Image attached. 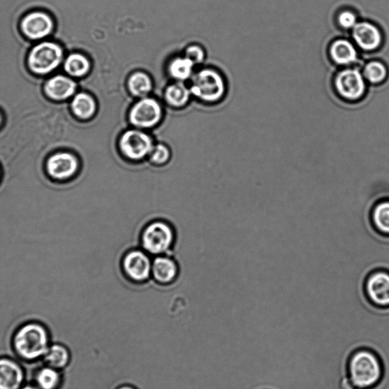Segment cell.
<instances>
[{"instance_id":"obj_1","label":"cell","mask_w":389,"mask_h":389,"mask_svg":"<svg viewBox=\"0 0 389 389\" xmlns=\"http://www.w3.org/2000/svg\"><path fill=\"white\" fill-rule=\"evenodd\" d=\"M346 380L352 389H372L382 381L384 367L378 354L368 348L351 353L347 362Z\"/></svg>"},{"instance_id":"obj_16","label":"cell","mask_w":389,"mask_h":389,"mask_svg":"<svg viewBox=\"0 0 389 389\" xmlns=\"http://www.w3.org/2000/svg\"><path fill=\"white\" fill-rule=\"evenodd\" d=\"M152 274L158 283L169 284L177 278L178 266L174 259L170 257L158 256L152 263Z\"/></svg>"},{"instance_id":"obj_12","label":"cell","mask_w":389,"mask_h":389,"mask_svg":"<svg viewBox=\"0 0 389 389\" xmlns=\"http://www.w3.org/2000/svg\"><path fill=\"white\" fill-rule=\"evenodd\" d=\"M161 117L159 103L152 98H144L138 101L131 112V123L138 127L149 128L156 125Z\"/></svg>"},{"instance_id":"obj_15","label":"cell","mask_w":389,"mask_h":389,"mask_svg":"<svg viewBox=\"0 0 389 389\" xmlns=\"http://www.w3.org/2000/svg\"><path fill=\"white\" fill-rule=\"evenodd\" d=\"M24 379L18 362L7 357L0 358V389H20Z\"/></svg>"},{"instance_id":"obj_19","label":"cell","mask_w":389,"mask_h":389,"mask_svg":"<svg viewBox=\"0 0 389 389\" xmlns=\"http://www.w3.org/2000/svg\"><path fill=\"white\" fill-rule=\"evenodd\" d=\"M73 114L80 119H89L96 110V105L91 95L80 93L75 95L71 103Z\"/></svg>"},{"instance_id":"obj_25","label":"cell","mask_w":389,"mask_h":389,"mask_svg":"<svg viewBox=\"0 0 389 389\" xmlns=\"http://www.w3.org/2000/svg\"><path fill=\"white\" fill-rule=\"evenodd\" d=\"M193 63L189 59L177 58L173 60L169 66V72L173 78L180 81H184L191 76L193 68Z\"/></svg>"},{"instance_id":"obj_23","label":"cell","mask_w":389,"mask_h":389,"mask_svg":"<svg viewBox=\"0 0 389 389\" xmlns=\"http://www.w3.org/2000/svg\"><path fill=\"white\" fill-rule=\"evenodd\" d=\"M129 89L137 97H144L152 89L150 78L145 73H136L129 80Z\"/></svg>"},{"instance_id":"obj_3","label":"cell","mask_w":389,"mask_h":389,"mask_svg":"<svg viewBox=\"0 0 389 389\" xmlns=\"http://www.w3.org/2000/svg\"><path fill=\"white\" fill-rule=\"evenodd\" d=\"M64 50L61 46L52 41H43L31 47L27 63L34 74L44 76L53 71L61 64Z\"/></svg>"},{"instance_id":"obj_14","label":"cell","mask_w":389,"mask_h":389,"mask_svg":"<svg viewBox=\"0 0 389 389\" xmlns=\"http://www.w3.org/2000/svg\"><path fill=\"white\" fill-rule=\"evenodd\" d=\"M76 90V83L67 76L57 75L50 78L44 84V92L54 101H64L72 97Z\"/></svg>"},{"instance_id":"obj_32","label":"cell","mask_w":389,"mask_h":389,"mask_svg":"<svg viewBox=\"0 0 389 389\" xmlns=\"http://www.w3.org/2000/svg\"><path fill=\"white\" fill-rule=\"evenodd\" d=\"M2 123H3V117H2L1 112H0V126H1Z\"/></svg>"},{"instance_id":"obj_13","label":"cell","mask_w":389,"mask_h":389,"mask_svg":"<svg viewBox=\"0 0 389 389\" xmlns=\"http://www.w3.org/2000/svg\"><path fill=\"white\" fill-rule=\"evenodd\" d=\"M353 38L357 45L366 51H374L382 45L383 36L374 24L367 22L358 23L353 29Z\"/></svg>"},{"instance_id":"obj_8","label":"cell","mask_w":389,"mask_h":389,"mask_svg":"<svg viewBox=\"0 0 389 389\" xmlns=\"http://www.w3.org/2000/svg\"><path fill=\"white\" fill-rule=\"evenodd\" d=\"M154 148L149 135L138 131L125 133L119 140V149L124 156L138 161L150 154Z\"/></svg>"},{"instance_id":"obj_31","label":"cell","mask_w":389,"mask_h":389,"mask_svg":"<svg viewBox=\"0 0 389 389\" xmlns=\"http://www.w3.org/2000/svg\"><path fill=\"white\" fill-rule=\"evenodd\" d=\"M21 389H38V388L32 386H26Z\"/></svg>"},{"instance_id":"obj_26","label":"cell","mask_w":389,"mask_h":389,"mask_svg":"<svg viewBox=\"0 0 389 389\" xmlns=\"http://www.w3.org/2000/svg\"><path fill=\"white\" fill-rule=\"evenodd\" d=\"M364 75L365 79L370 83L380 84L387 80L388 71L383 63L372 61L365 66Z\"/></svg>"},{"instance_id":"obj_27","label":"cell","mask_w":389,"mask_h":389,"mask_svg":"<svg viewBox=\"0 0 389 389\" xmlns=\"http://www.w3.org/2000/svg\"><path fill=\"white\" fill-rule=\"evenodd\" d=\"M149 156L150 161L153 163L156 164V166H162V164L166 163L169 161L170 153L166 145L160 144L154 146Z\"/></svg>"},{"instance_id":"obj_30","label":"cell","mask_w":389,"mask_h":389,"mask_svg":"<svg viewBox=\"0 0 389 389\" xmlns=\"http://www.w3.org/2000/svg\"><path fill=\"white\" fill-rule=\"evenodd\" d=\"M116 389H138L131 384H124L118 386Z\"/></svg>"},{"instance_id":"obj_7","label":"cell","mask_w":389,"mask_h":389,"mask_svg":"<svg viewBox=\"0 0 389 389\" xmlns=\"http://www.w3.org/2000/svg\"><path fill=\"white\" fill-rule=\"evenodd\" d=\"M20 29L26 38L34 41L44 39L54 29L53 16L45 10H33L24 15Z\"/></svg>"},{"instance_id":"obj_20","label":"cell","mask_w":389,"mask_h":389,"mask_svg":"<svg viewBox=\"0 0 389 389\" xmlns=\"http://www.w3.org/2000/svg\"><path fill=\"white\" fill-rule=\"evenodd\" d=\"M44 358L45 362L49 367L61 370L71 361V352L65 345L54 343L50 346Z\"/></svg>"},{"instance_id":"obj_2","label":"cell","mask_w":389,"mask_h":389,"mask_svg":"<svg viewBox=\"0 0 389 389\" xmlns=\"http://www.w3.org/2000/svg\"><path fill=\"white\" fill-rule=\"evenodd\" d=\"M50 339L47 328L38 322H30L20 326L13 336V345L20 358L34 361L44 358Z\"/></svg>"},{"instance_id":"obj_17","label":"cell","mask_w":389,"mask_h":389,"mask_svg":"<svg viewBox=\"0 0 389 389\" xmlns=\"http://www.w3.org/2000/svg\"><path fill=\"white\" fill-rule=\"evenodd\" d=\"M369 220L379 235L389 237V198L376 202L369 214Z\"/></svg>"},{"instance_id":"obj_22","label":"cell","mask_w":389,"mask_h":389,"mask_svg":"<svg viewBox=\"0 0 389 389\" xmlns=\"http://www.w3.org/2000/svg\"><path fill=\"white\" fill-rule=\"evenodd\" d=\"M36 379L41 389H57L61 383L62 376L60 372L49 367L41 369Z\"/></svg>"},{"instance_id":"obj_10","label":"cell","mask_w":389,"mask_h":389,"mask_svg":"<svg viewBox=\"0 0 389 389\" xmlns=\"http://www.w3.org/2000/svg\"><path fill=\"white\" fill-rule=\"evenodd\" d=\"M152 263L142 250H132L123 259V270L128 278L135 282H144L150 278Z\"/></svg>"},{"instance_id":"obj_4","label":"cell","mask_w":389,"mask_h":389,"mask_svg":"<svg viewBox=\"0 0 389 389\" xmlns=\"http://www.w3.org/2000/svg\"><path fill=\"white\" fill-rule=\"evenodd\" d=\"M175 241V233L169 223L156 221L148 224L142 233V245L152 255L166 254Z\"/></svg>"},{"instance_id":"obj_5","label":"cell","mask_w":389,"mask_h":389,"mask_svg":"<svg viewBox=\"0 0 389 389\" xmlns=\"http://www.w3.org/2000/svg\"><path fill=\"white\" fill-rule=\"evenodd\" d=\"M226 91L222 77L212 69H204L193 78L190 92L205 101L214 102L221 98Z\"/></svg>"},{"instance_id":"obj_11","label":"cell","mask_w":389,"mask_h":389,"mask_svg":"<svg viewBox=\"0 0 389 389\" xmlns=\"http://www.w3.org/2000/svg\"><path fill=\"white\" fill-rule=\"evenodd\" d=\"M46 168L51 178L66 180L76 175L80 168V161L71 153L58 152L51 155L47 159Z\"/></svg>"},{"instance_id":"obj_18","label":"cell","mask_w":389,"mask_h":389,"mask_svg":"<svg viewBox=\"0 0 389 389\" xmlns=\"http://www.w3.org/2000/svg\"><path fill=\"white\" fill-rule=\"evenodd\" d=\"M330 56L333 61L339 65H350L356 62L358 51L348 40H337L330 47Z\"/></svg>"},{"instance_id":"obj_9","label":"cell","mask_w":389,"mask_h":389,"mask_svg":"<svg viewBox=\"0 0 389 389\" xmlns=\"http://www.w3.org/2000/svg\"><path fill=\"white\" fill-rule=\"evenodd\" d=\"M335 85L341 96L351 101L360 99L366 91L365 78L356 68H347L340 72L336 76Z\"/></svg>"},{"instance_id":"obj_24","label":"cell","mask_w":389,"mask_h":389,"mask_svg":"<svg viewBox=\"0 0 389 389\" xmlns=\"http://www.w3.org/2000/svg\"><path fill=\"white\" fill-rule=\"evenodd\" d=\"M190 90L182 83H176L169 86L166 93V98L170 105L179 108L186 105L189 98Z\"/></svg>"},{"instance_id":"obj_6","label":"cell","mask_w":389,"mask_h":389,"mask_svg":"<svg viewBox=\"0 0 389 389\" xmlns=\"http://www.w3.org/2000/svg\"><path fill=\"white\" fill-rule=\"evenodd\" d=\"M364 292L372 307L389 308V271L382 267L369 272L365 281Z\"/></svg>"},{"instance_id":"obj_29","label":"cell","mask_w":389,"mask_h":389,"mask_svg":"<svg viewBox=\"0 0 389 389\" xmlns=\"http://www.w3.org/2000/svg\"><path fill=\"white\" fill-rule=\"evenodd\" d=\"M186 57L194 65L201 64L204 59V52L200 47L191 46L186 50Z\"/></svg>"},{"instance_id":"obj_21","label":"cell","mask_w":389,"mask_h":389,"mask_svg":"<svg viewBox=\"0 0 389 389\" xmlns=\"http://www.w3.org/2000/svg\"><path fill=\"white\" fill-rule=\"evenodd\" d=\"M65 71L71 76L80 78L87 74L90 69L89 59L82 54H69L64 63Z\"/></svg>"},{"instance_id":"obj_28","label":"cell","mask_w":389,"mask_h":389,"mask_svg":"<svg viewBox=\"0 0 389 389\" xmlns=\"http://www.w3.org/2000/svg\"><path fill=\"white\" fill-rule=\"evenodd\" d=\"M338 21L341 27L345 29H353L358 24L356 15L351 11H344L340 13Z\"/></svg>"}]
</instances>
